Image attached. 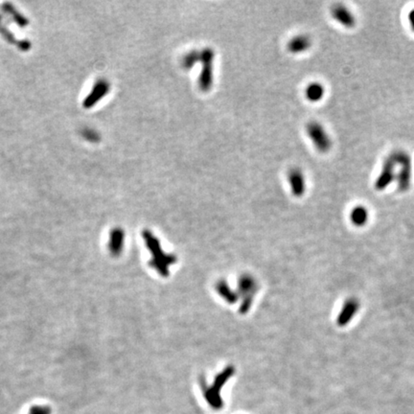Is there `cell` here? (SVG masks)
Here are the masks:
<instances>
[{
    "instance_id": "1",
    "label": "cell",
    "mask_w": 414,
    "mask_h": 414,
    "mask_svg": "<svg viewBox=\"0 0 414 414\" xmlns=\"http://www.w3.org/2000/svg\"><path fill=\"white\" fill-rule=\"evenodd\" d=\"M143 238L152 255L150 265L160 275L167 277L170 274L169 268L176 262V257L172 254H167L163 251L159 241L150 230L145 229L143 231Z\"/></svg>"
},
{
    "instance_id": "2",
    "label": "cell",
    "mask_w": 414,
    "mask_h": 414,
    "mask_svg": "<svg viewBox=\"0 0 414 414\" xmlns=\"http://www.w3.org/2000/svg\"><path fill=\"white\" fill-rule=\"evenodd\" d=\"M233 374L234 367L228 366L225 370L216 376L212 385H207L204 381L201 382V388L204 398L212 408L218 410L224 406V401L221 397V389L224 387L226 382L233 376Z\"/></svg>"
},
{
    "instance_id": "3",
    "label": "cell",
    "mask_w": 414,
    "mask_h": 414,
    "mask_svg": "<svg viewBox=\"0 0 414 414\" xmlns=\"http://www.w3.org/2000/svg\"><path fill=\"white\" fill-rule=\"evenodd\" d=\"M396 165L399 166V171L396 175L398 189L401 192H405L409 189L412 176L411 157L404 151H396L392 153Z\"/></svg>"
},
{
    "instance_id": "4",
    "label": "cell",
    "mask_w": 414,
    "mask_h": 414,
    "mask_svg": "<svg viewBox=\"0 0 414 414\" xmlns=\"http://www.w3.org/2000/svg\"><path fill=\"white\" fill-rule=\"evenodd\" d=\"M215 58V52L212 48L207 47L200 50V64L201 71L199 73L197 85L198 88L207 92L213 86V61Z\"/></svg>"
},
{
    "instance_id": "5",
    "label": "cell",
    "mask_w": 414,
    "mask_h": 414,
    "mask_svg": "<svg viewBox=\"0 0 414 414\" xmlns=\"http://www.w3.org/2000/svg\"><path fill=\"white\" fill-rule=\"evenodd\" d=\"M306 131L316 150L320 153H328L332 148V139L325 128L318 122L312 121L306 126Z\"/></svg>"
},
{
    "instance_id": "6",
    "label": "cell",
    "mask_w": 414,
    "mask_h": 414,
    "mask_svg": "<svg viewBox=\"0 0 414 414\" xmlns=\"http://www.w3.org/2000/svg\"><path fill=\"white\" fill-rule=\"evenodd\" d=\"M257 291V284L253 277L246 274L239 278V291L238 296L243 297V303L241 306V313H247L251 308L252 299Z\"/></svg>"
},
{
    "instance_id": "7",
    "label": "cell",
    "mask_w": 414,
    "mask_h": 414,
    "mask_svg": "<svg viewBox=\"0 0 414 414\" xmlns=\"http://www.w3.org/2000/svg\"><path fill=\"white\" fill-rule=\"evenodd\" d=\"M396 162L392 154H389L382 162L381 172L375 180L374 188L377 191H382L390 185L396 178Z\"/></svg>"
},
{
    "instance_id": "8",
    "label": "cell",
    "mask_w": 414,
    "mask_h": 414,
    "mask_svg": "<svg viewBox=\"0 0 414 414\" xmlns=\"http://www.w3.org/2000/svg\"><path fill=\"white\" fill-rule=\"evenodd\" d=\"M288 181L291 187L292 194L300 197L305 194L306 182L303 172L299 168H293L288 173Z\"/></svg>"
},
{
    "instance_id": "9",
    "label": "cell",
    "mask_w": 414,
    "mask_h": 414,
    "mask_svg": "<svg viewBox=\"0 0 414 414\" xmlns=\"http://www.w3.org/2000/svg\"><path fill=\"white\" fill-rule=\"evenodd\" d=\"M332 18L345 28L351 29L356 25V18L347 7L341 4H337L331 9Z\"/></svg>"
},
{
    "instance_id": "10",
    "label": "cell",
    "mask_w": 414,
    "mask_h": 414,
    "mask_svg": "<svg viewBox=\"0 0 414 414\" xmlns=\"http://www.w3.org/2000/svg\"><path fill=\"white\" fill-rule=\"evenodd\" d=\"M360 308V302L357 298H349L343 304L342 309L337 318V324L339 327L347 325L350 320L357 314Z\"/></svg>"
},
{
    "instance_id": "11",
    "label": "cell",
    "mask_w": 414,
    "mask_h": 414,
    "mask_svg": "<svg viewBox=\"0 0 414 414\" xmlns=\"http://www.w3.org/2000/svg\"><path fill=\"white\" fill-rule=\"evenodd\" d=\"M312 46V41L309 36L297 35L291 39L287 44L289 52L293 54H301L308 51Z\"/></svg>"
},
{
    "instance_id": "12",
    "label": "cell",
    "mask_w": 414,
    "mask_h": 414,
    "mask_svg": "<svg viewBox=\"0 0 414 414\" xmlns=\"http://www.w3.org/2000/svg\"><path fill=\"white\" fill-rule=\"evenodd\" d=\"M125 233L121 229H114L109 234V250L112 256H118L124 247Z\"/></svg>"
},
{
    "instance_id": "13",
    "label": "cell",
    "mask_w": 414,
    "mask_h": 414,
    "mask_svg": "<svg viewBox=\"0 0 414 414\" xmlns=\"http://www.w3.org/2000/svg\"><path fill=\"white\" fill-rule=\"evenodd\" d=\"M109 84L107 81H104V80L99 81L93 88L91 94L87 97L86 102L84 103L85 107L89 108V107L95 105L100 99L103 98L109 92Z\"/></svg>"
},
{
    "instance_id": "14",
    "label": "cell",
    "mask_w": 414,
    "mask_h": 414,
    "mask_svg": "<svg viewBox=\"0 0 414 414\" xmlns=\"http://www.w3.org/2000/svg\"><path fill=\"white\" fill-rule=\"evenodd\" d=\"M325 95V87L318 82H313L309 84L305 88V96L309 102L317 103L320 102Z\"/></svg>"
},
{
    "instance_id": "15",
    "label": "cell",
    "mask_w": 414,
    "mask_h": 414,
    "mask_svg": "<svg viewBox=\"0 0 414 414\" xmlns=\"http://www.w3.org/2000/svg\"><path fill=\"white\" fill-rule=\"evenodd\" d=\"M369 218L367 209L362 205L355 206L350 212V220L356 227H363Z\"/></svg>"
},
{
    "instance_id": "16",
    "label": "cell",
    "mask_w": 414,
    "mask_h": 414,
    "mask_svg": "<svg viewBox=\"0 0 414 414\" xmlns=\"http://www.w3.org/2000/svg\"><path fill=\"white\" fill-rule=\"evenodd\" d=\"M200 63V51L192 50L186 53L181 59V66L185 70H190L196 66V64Z\"/></svg>"
},
{
    "instance_id": "17",
    "label": "cell",
    "mask_w": 414,
    "mask_h": 414,
    "mask_svg": "<svg viewBox=\"0 0 414 414\" xmlns=\"http://www.w3.org/2000/svg\"><path fill=\"white\" fill-rule=\"evenodd\" d=\"M217 291H218L219 294L222 297H224L225 300H227L229 303L236 302L238 294L231 291V289L229 288L227 282H225V281L219 282L218 285H217Z\"/></svg>"
},
{
    "instance_id": "18",
    "label": "cell",
    "mask_w": 414,
    "mask_h": 414,
    "mask_svg": "<svg viewBox=\"0 0 414 414\" xmlns=\"http://www.w3.org/2000/svg\"><path fill=\"white\" fill-rule=\"evenodd\" d=\"M51 409L46 405H34L29 414H50Z\"/></svg>"
},
{
    "instance_id": "19",
    "label": "cell",
    "mask_w": 414,
    "mask_h": 414,
    "mask_svg": "<svg viewBox=\"0 0 414 414\" xmlns=\"http://www.w3.org/2000/svg\"><path fill=\"white\" fill-rule=\"evenodd\" d=\"M407 20H408L409 26H410L412 32H414V8L408 13V15H407Z\"/></svg>"
}]
</instances>
